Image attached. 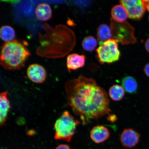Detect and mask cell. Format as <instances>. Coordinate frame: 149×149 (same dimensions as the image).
<instances>
[{"label": "cell", "mask_w": 149, "mask_h": 149, "mask_svg": "<svg viewBox=\"0 0 149 149\" xmlns=\"http://www.w3.org/2000/svg\"><path fill=\"white\" fill-rule=\"evenodd\" d=\"M68 105L84 125L111 111L107 93L92 78L80 76L65 84Z\"/></svg>", "instance_id": "6da1fadb"}, {"label": "cell", "mask_w": 149, "mask_h": 149, "mask_svg": "<svg viewBox=\"0 0 149 149\" xmlns=\"http://www.w3.org/2000/svg\"><path fill=\"white\" fill-rule=\"evenodd\" d=\"M123 88L126 92L130 94H134L137 92L138 84L136 79L130 76L123 78L122 81Z\"/></svg>", "instance_id": "9a60e30c"}, {"label": "cell", "mask_w": 149, "mask_h": 149, "mask_svg": "<svg viewBox=\"0 0 149 149\" xmlns=\"http://www.w3.org/2000/svg\"><path fill=\"white\" fill-rule=\"evenodd\" d=\"M55 149H72L67 144H61L58 146Z\"/></svg>", "instance_id": "ffe728a7"}, {"label": "cell", "mask_w": 149, "mask_h": 149, "mask_svg": "<svg viewBox=\"0 0 149 149\" xmlns=\"http://www.w3.org/2000/svg\"><path fill=\"white\" fill-rule=\"evenodd\" d=\"M112 19L118 23L125 22L128 17L127 13L122 5H117L113 7L111 10Z\"/></svg>", "instance_id": "4fadbf2b"}, {"label": "cell", "mask_w": 149, "mask_h": 149, "mask_svg": "<svg viewBox=\"0 0 149 149\" xmlns=\"http://www.w3.org/2000/svg\"><path fill=\"white\" fill-rule=\"evenodd\" d=\"M110 132L108 128L102 125L94 127L90 132V137L92 140L96 144L103 143L108 139Z\"/></svg>", "instance_id": "9c48e42d"}, {"label": "cell", "mask_w": 149, "mask_h": 149, "mask_svg": "<svg viewBox=\"0 0 149 149\" xmlns=\"http://www.w3.org/2000/svg\"><path fill=\"white\" fill-rule=\"evenodd\" d=\"M85 59L83 55L72 54L69 55L67 58V66L69 72L83 68L85 65Z\"/></svg>", "instance_id": "8fae6325"}, {"label": "cell", "mask_w": 149, "mask_h": 149, "mask_svg": "<svg viewBox=\"0 0 149 149\" xmlns=\"http://www.w3.org/2000/svg\"><path fill=\"white\" fill-rule=\"evenodd\" d=\"M97 35L100 45L112 39L111 28L106 24H102L98 27L97 31Z\"/></svg>", "instance_id": "5bb4252c"}, {"label": "cell", "mask_w": 149, "mask_h": 149, "mask_svg": "<svg viewBox=\"0 0 149 149\" xmlns=\"http://www.w3.org/2000/svg\"><path fill=\"white\" fill-rule=\"evenodd\" d=\"M81 123L68 111H65L58 118L54 124L56 140H63L70 142L75 133L77 127Z\"/></svg>", "instance_id": "3957f363"}, {"label": "cell", "mask_w": 149, "mask_h": 149, "mask_svg": "<svg viewBox=\"0 0 149 149\" xmlns=\"http://www.w3.org/2000/svg\"></svg>", "instance_id": "d4e9b609"}, {"label": "cell", "mask_w": 149, "mask_h": 149, "mask_svg": "<svg viewBox=\"0 0 149 149\" xmlns=\"http://www.w3.org/2000/svg\"><path fill=\"white\" fill-rule=\"evenodd\" d=\"M35 13L39 20L46 21L51 18L52 11L49 5L46 3H41L37 5Z\"/></svg>", "instance_id": "7c38bea8"}, {"label": "cell", "mask_w": 149, "mask_h": 149, "mask_svg": "<svg viewBox=\"0 0 149 149\" xmlns=\"http://www.w3.org/2000/svg\"><path fill=\"white\" fill-rule=\"evenodd\" d=\"M145 6L147 10L149 12V1H143Z\"/></svg>", "instance_id": "603a6c76"}, {"label": "cell", "mask_w": 149, "mask_h": 149, "mask_svg": "<svg viewBox=\"0 0 149 149\" xmlns=\"http://www.w3.org/2000/svg\"><path fill=\"white\" fill-rule=\"evenodd\" d=\"M110 97L113 100L120 101L125 95V91L123 87L118 85H113L110 88L109 91Z\"/></svg>", "instance_id": "e0dca14e"}, {"label": "cell", "mask_w": 149, "mask_h": 149, "mask_svg": "<svg viewBox=\"0 0 149 149\" xmlns=\"http://www.w3.org/2000/svg\"><path fill=\"white\" fill-rule=\"evenodd\" d=\"M144 71L145 74L149 77V63L145 65L144 68Z\"/></svg>", "instance_id": "44dd1931"}, {"label": "cell", "mask_w": 149, "mask_h": 149, "mask_svg": "<svg viewBox=\"0 0 149 149\" xmlns=\"http://www.w3.org/2000/svg\"><path fill=\"white\" fill-rule=\"evenodd\" d=\"M34 132H33V131H32V130H30L29 132H28V134L29 135H31L33 134V133H34Z\"/></svg>", "instance_id": "cb8c5ba5"}, {"label": "cell", "mask_w": 149, "mask_h": 149, "mask_svg": "<svg viewBox=\"0 0 149 149\" xmlns=\"http://www.w3.org/2000/svg\"><path fill=\"white\" fill-rule=\"evenodd\" d=\"M28 78L33 82L40 84L44 82L46 77V72L45 68L38 64H31L27 68Z\"/></svg>", "instance_id": "ba28073f"}, {"label": "cell", "mask_w": 149, "mask_h": 149, "mask_svg": "<svg viewBox=\"0 0 149 149\" xmlns=\"http://www.w3.org/2000/svg\"><path fill=\"white\" fill-rule=\"evenodd\" d=\"M15 33L13 28L10 26H2L0 29V37L2 40L5 42L12 41L14 40Z\"/></svg>", "instance_id": "2e32d148"}, {"label": "cell", "mask_w": 149, "mask_h": 149, "mask_svg": "<svg viewBox=\"0 0 149 149\" xmlns=\"http://www.w3.org/2000/svg\"><path fill=\"white\" fill-rule=\"evenodd\" d=\"M100 45L96 52L97 58L100 64H111L119 60L120 53L116 40L111 39Z\"/></svg>", "instance_id": "5b68a950"}, {"label": "cell", "mask_w": 149, "mask_h": 149, "mask_svg": "<svg viewBox=\"0 0 149 149\" xmlns=\"http://www.w3.org/2000/svg\"><path fill=\"white\" fill-rule=\"evenodd\" d=\"M26 42L14 40L5 42L1 47V66L9 70H19L25 65L31 53L26 47Z\"/></svg>", "instance_id": "7a4b0ae2"}, {"label": "cell", "mask_w": 149, "mask_h": 149, "mask_svg": "<svg viewBox=\"0 0 149 149\" xmlns=\"http://www.w3.org/2000/svg\"><path fill=\"white\" fill-rule=\"evenodd\" d=\"M112 39L122 45L134 44L137 40L134 35V29L127 22L118 23L111 19Z\"/></svg>", "instance_id": "277c9868"}, {"label": "cell", "mask_w": 149, "mask_h": 149, "mask_svg": "<svg viewBox=\"0 0 149 149\" xmlns=\"http://www.w3.org/2000/svg\"><path fill=\"white\" fill-rule=\"evenodd\" d=\"M8 92L5 91L0 95V124L3 126L5 124L7 115L10 109V102L8 100Z\"/></svg>", "instance_id": "30bf717a"}, {"label": "cell", "mask_w": 149, "mask_h": 149, "mask_svg": "<svg viewBox=\"0 0 149 149\" xmlns=\"http://www.w3.org/2000/svg\"><path fill=\"white\" fill-rule=\"evenodd\" d=\"M120 3L125 8L128 17L131 19L139 20L141 19L144 16L146 8L143 1H121Z\"/></svg>", "instance_id": "8992f818"}, {"label": "cell", "mask_w": 149, "mask_h": 149, "mask_svg": "<svg viewBox=\"0 0 149 149\" xmlns=\"http://www.w3.org/2000/svg\"><path fill=\"white\" fill-rule=\"evenodd\" d=\"M108 120L112 123H113L116 122L117 118L116 115L113 114H110L107 117Z\"/></svg>", "instance_id": "d6986e66"}, {"label": "cell", "mask_w": 149, "mask_h": 149, "mask_svg": "<svg viewBox=\"0 0 149 149\" xmlns=\"http://www.w3.org/2000/svg\"><path fill=\"white\" fill-rule=\"evenodd\" d=\"M97 45V40L92 36L85 37L82 42V46L83 49L88 52L94 51Z\"/></svg>", "instance_id": "ac0fdd59"}, {"label": "cell", "mask_w": 149, "mask_h": 149, "mask_svg": "<svg viewBox=\"0 0 149 149\" xmlns=\"http://www.w3.org/2000/svg\"><path fill=\"white\" fill-rule=\"evenodd\" d=\"M140 135L137 131L132 128L124 130L120 136V141L123 146L127 148H132L138 144Z\"/></svg>", "instance_id": "52a82bcc"}, {"label": "cell", "mask_w": 149, "mask_h": 149, "mask_svg": "<svg viewBox=\"0 0 149 149\" xmlns=\"http://www.w3.org/2000/svg\"><path fill=\"white\" fill-rule=\"evenodd\" d=\"M145 48L147 52L149 53V38L146 41L145 43Z\"/></svg>", "instance_id": "7402d4cb"}]
</instances>
